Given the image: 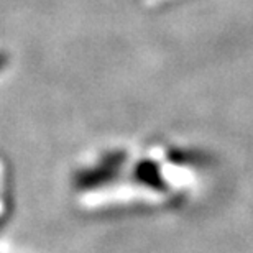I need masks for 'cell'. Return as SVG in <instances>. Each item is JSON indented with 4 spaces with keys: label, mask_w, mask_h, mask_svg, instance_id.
<instances>
[{
    "label": "cell",
    "mask_w": 253,
    "mask_h": 253,
    "mask_svg": "<svg viewBox=\"0 0 253 253\" xmlns=\"http://www.w3.org/2000/svg\"><path fill=\"white\" fill-rule=\"evenodd\" d=\"M5 64H7V56H5V54H0V69H3Z\"/></svg>",
    "instance_id": "6da1fadb"
}]
</instances>
